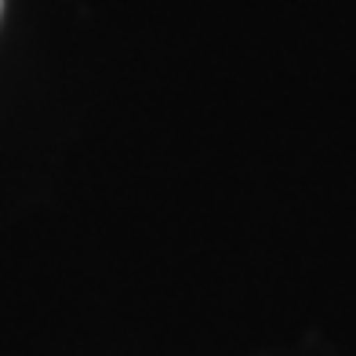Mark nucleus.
Instances as JSON below:
<instances>
[{
    "instance_id": "f257e3e1",
    "label": "nucleus",
    "mask_w": 356,
    "mask_h": 356,
    "mask_svg": "<svg viewBox=\"0 0 356 356\" xmlns=\"http://www.w3.org/2000/svg\"><path fill=\"white\" fill-rule=\"evenodd\" d=\"M0 8H4V0H0Z\"/></svg>"
}]
</instances>
